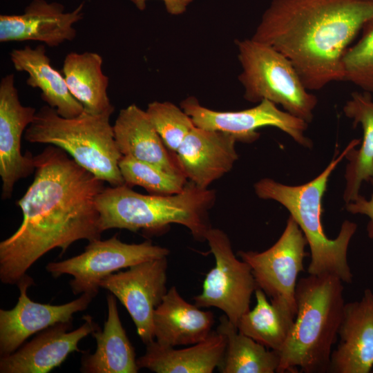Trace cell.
I'll return each instance as SVG.
<instances>
[{
	"label": "cell",
	"mask_w": 373,
	"mask_h": 373,
	"mask_svg": "<svg viewBox=\"0 0 373 373\" xmlns=\"http://www.w3.org/2000/svg\"><path fill=\"white\" fill-rule=\"evenodd\" d=\"M119 166L124 184L131 187L141 186L150 194H175L180 193L187 183L184 175L169 173L129 156H122Z\"/></svg>",
	"instance_id": "obj_28"
},
{
	"label": "cell",
	"mask_w": 373,
	"mask_h": 373,
	"mask_svg": "<svg viewBox=\"0 0 373 373\" xmlns=\"http://www.w3.org/2000/svg\"><path fill=\"white\" fill-rule=\"evenodd\" d=\"M217 329L226 338L227 345L221 364L222 373H274L280 363L278 352L269 350L240 333L228 318H220Z\"/></svg>",
	"instance_id": "obj_26"
},
{
	"label": "cell",
	"mask_w": 373,
	"mask_h": 373,
	"mask_svg": "<svg viewBox=\"0 0 373 373\" xmlns=\"http://www.w3.org/2000/svg\"><path fill=\"white\" fill-rule=\"evenodd\" d=\"M254 293L255 307L240 317L236 327L240 333L278 352L287 340L296 315L283 307L269 303L261 289L256 288Z\"/></svg>",
	"instance_id": "obj_27"
},
{
	"label": "cell",
	"mask_w": 373,
	"mask_h": 373,
	"mask_svg": "<svg viewBox=\"0 0 373 373\" xmlns=\"http://www.w3.org/2000/svg\"><path fill=\"white\" fill-rule=\"evenodd\" d=\"M117 146L123 156L184 175L175 155L165 146L146 111L135 104L122 108L113 125Z\"/></svg>",
	"instance_id": "obj_19"
},
{
	"label": "cell",
	"mask_w": 373,
	"mask_h": 373,
	"mask_svg": "<svg viewBox=\"0 0 373 373\" xmlns=\"http://www.w3.org/2000/svg\"><path fill=\"white\" fill-rule=\"evenodd\" d=\"M35 177L17 202L23 213L17 230L0 242V279L17 284L49 251L63 254L75 241L101 239L97 195L104 182L52 145L34 156Z\"/></svg>",
	"instance_id": "obj_1"
},
{
	"label": "cell",
	"mask_w": 373,
	"mask_h": 373,
	"mask_svg": "<svg viewBox=\"0 0 373 373\" xmlns=\"http://www.w3.org/2000/svg\"><path fill=\"white\" fill-rule=\"evenodd\" d=\"M140 10H144L146 8V2L148 0H130ZM164 2L168 13L172 15H180L183 14L188 6L194 0H161Z\"/></svg>",
	"instance_id": "obj_32"
},
{
	"label": "cell",
	"mask_w": 373,
	"mask_h": 373,
	"mask_svg": "<svg viewBox=\"0 0 373 373\" xmlns=\"http://www.w3.org/2000/svg\"><path fill=\"white\" fill-rule=\"evenodd\" d=\"M307 245L303 231L289 216L282 235L271 247L262 252L240 251L238 253L241 260L251 267L257 287L270 301L295 315L297 278L304 271Z\"/></svg>",
	"instance_id": "obj_10"
},
{
	"label": "cell",
	"mask_w": 373,
	"mask_h": 373,
	"mask_svg": "<svg viewBox=\"0 0 373 373\" xmlns=\"http://www.w3.org/2000/svg\"><path fill=\"white\" fill-rule=\"evenodd\" d=\"M113 112L91 114L84 111L72 118L42 106L28 126L24 138L30 143L57 146L97 178L115 186L124 184L119 163L123 156L115 140L110 117Z\"/></svg>",
	"instance_id": "obj_6"
},
{
	"label": "cell",
	"mask_w": 373,
	"mask_h": 373,
	"mask_svg": "<svg viewBox=\"0 0 373 373\" xmlns=\"http://www.w3.org/2000/svg\"><path fill=\"white\" fill-rule=\"evenodd\" d=\"M180 107L191 117L195 126L229 133L237 142H254L260 137L258 128L272 126L305 147L312 146V141L305 135L308 123L280 110L276 104L267 99L242 111H218L202 106L194 97H189L181 102Z\"/></svg>",
	"instance_id": "obj_11"
},
{
	"label": "cell",
	"mask_w": 373,
	"mask_h": 373,
	"mask_svg": "<svg viewBox=\"0 0 373 373\" xmlns=\"http://www.w3.org/2000/svg\"><path fill=\"white\" fill-rule=\"evenodd\" d=\"M328 372L369 373L373 367V292L366 289L361 300L345 304Z\"/></svg>",
	"instance_id": "obj_18"
},
{
	"label": "cell",
	"mask_w": 373,
	"mask_h": 373,
	"mask_svg": "<svg viewBox=\"0 0 373 373\" xmlns=\"http://www.w3.org/2000/svg\"><path fill=\"white\" fill-rule=\"evenodd\" d=\"M103 59L94 52H71L65 57L62 75L72 95L86 112L102 114L112 111L107 93L109 79L102 71Z\"/></svg>",
	"instance_id": "obj_25"
},
{
	"label": "cell",
	"mask_w": 373,
	"mask_h": 373,
	"mask_svg": "<svg viewBox=\"0 0 373 373\" xmlns=\"http://www.w3.org/2000/svg\"><path fill=\"white\" fill-rule=\"evenodd\" d=\"M10 55L15 70L28 74L26 84L39 88L41 99L60 116L72 118L84 111L70 93L63 75L52 66L44 45L14 49Z\"/></svg>",
	"instance_id": "obj_23"
},
{
	"label": "cell",
	"mask_w": 373,
	"mask_h": 373,
	"mask_svg": "<svg viewBox=\"0 0 373 373\" xmlns=\"http://www.w3.org/2000/svg\"><path fill=\"white\" fill-rule=\"evenodd\" d=\"M167 267L166 257L145 261L110 274L99 285L126 307L145 345L155 340L153 314L167 292Z\"/></svg>",
	"instance_id": "obj_12"
},
{
	"label": "cell",
	"mask_w": 373,
	"mask_h": 373,
	"mask_svg": "<svg viewBox=\"0 0 373 373\" xmlns=\"http://www.w3.org/2000/svg\"><path fill=\"white\" fill-rule=\"evenodd\" d=\"M373 16V0H273L251 39L292 63L305 86L345 81L343 56Z\"/></svg>",
	"instance_id": "obj_2"
},
{
	"label": "cell",
	"mask_w": 373,
	"mask_h": 373,
	"mask_svg": "<svg viewBox=\"0 0 373 373\" xmlns=\"http://www.w3.org/2000/svg\"><path fill=\"white\" fill-rule=\"evenodd\" d=\"M343 113L351 119L354 126L360 124L363 129V140L358 149L353 146L345 155L346 181L343 199L346 203L360 195L363 182L373 179V100L371 93L354 92L343 106Z\"/></svg>",
	"instance_id": "obj_24"
},
{
	"label": "cell",
	"mask_w": 373,
	"mask_h": 373,
	"mask_svg": "<svg viewBox=\"0 0 373 373\" xmlns=\"http://www.w3.org/2000/svg\"><path fill=\"white\" fill-rule=\"evenodd\" d=\"M115 298L111 293L107 295V318L103 329L99 327L92 333L96 350L82 356V372L137 373L140 370L135 349L120 321Z\"/></svg>",
	"instance_id": "obj_22"
},
{
	"label": "cell",
	"mask_w": 373,
	"mask_h": 373,
	"mask_svg": "<svg viewBox=\"0 0 373 373\" xmlns=\"http://www.w3.org/2000/svg\"><path fill=\"white\" fill-rule=\"evenodd\" d=\"M83 6L65 12L59 3L33 0L22 14L0 15V42L37 41L52 48L73 41V26L83 18Z\"/></svg>",
	"instance_id": "obj_16"
},
{
	"label": "cell",
	"mask_w": 373,
	"mask_h": 373,
	"mask_svg": "<svg viewBox=\"0 0 373 373\" xmlns=\"http://www.w3.org/2000/svg\"><path fill=\"white\" fill-rule=\"evenodd\" d=\"M216 200L213 190L202 189L191 181L173 195H144L126 184L105 187L97 195L102 231L110 229L163 233L171 224L186 227L198 241H205L211 228L209 211Z\"/></svg>",
	"instance_id": "obj_3"
},
{
	"label": "cell",
	"mask_w": 373,
	"mask_h": 373,
	"mask_svg": "<svg viewBox=\"0 0 373 373\" xmlns=\"http://www.w3.org/2000/svg\"><path fill=\"white\" fill-rule=\"evenodd\" d=\"M216 265L206 275L202 292L193 298L200 308L214 307L222 310L236 327L240 317L248 312L250 300L257 287L251 267L238 260L227 233L210 228L206 233Z\"/></svg>",
	"instance_id": "obj_9"
},
{
	"label": "cell",
	"mask_w": 373,
	"mask_h": 373,
	"mask_svg": "<svg viewBox=\"0 0 373 373\" xmlns=\"http://www.w3.org/2000/svg\"><path fill=\"white\" fill-rule=\"evenodd\" d=\"M169 253L167 248L153 245L151 240L128 244L115 235L106 240L89 242L83 253L62 261L49 262L46 269L53 278L64 274L72 276L69 285L73 294L90 293L96 296L102 279L113 272L167 257Z\"/></svg>",
	"instance_id": "obj_8"
},
{
	"label": "cell",
	"mask_w": 373,
	"mask_h": 373,
	"mask_svg": "<svg viewBox=\"0 0 373 373\" xmlns=\"http://www.w3.org/2000/svg\"><path fill=\"white\" fill-rule=\"evenodd\" d=\"M36 109L21 104L15 86L14 74L4 76L0 82V176L1 198L12 196L15 184L35 169L34 156L23 155V133L32 122Z\"/></svg>",
	"instance_id": "obj_14"
},
{
	"label": "cell",
	"mask_w": 373,
	"mask_h": 373,
	"mask_svg": "<svg viewBox=\"0 0 373 373\" xmlns=\"http://www.w3.org/2000/svg\"><path fill=\"white\" fill-rule=\"evenodd\" d=\"M237 140L227 133L195 126L175 155L187 180L202 189L231 170L238 158Z\"/></svg>",
	"instance_id": "obj_17"
},
{
	"label": "cell",
	"mask_w": 373,
	"mask_h": 373,
	"mask_svg": "<svg viewBox=\"0 0 373 373\" xmlns=\"http://www.w3.org/2000/svg\"><path fill=\"white\" fill-rule=\"evenodd\" d=\"M235 43L242 68L238 80L244 88V98L253 103L269 100L311 122L318 100L306 88L290 60L269 45L251 38Z\"/></svg>",
	"instance_id": "obj_7"
},
{
	"label": "cell",
	"mask_w": 373,
	"mask_h": 373,
	"mask_svg": "<svg viewBox=\"0 0 373 373\" xmlns=\"http://www.w3.org/2000/svg\"><path fill=\"white\" fill-rule=\"evenodd\" d=\"M214 314L186 301L173 286L153 314L155 340L169 347L194 345L212 331Z\"/></svg>",
	"instance_id": "obj_20"
},
{
	"label": "cell",
	"mask_w": 373,
	"mask_h": 373,
	"mask_svg": "<svg viewBox=\"0 0 373 373\" xmlns=\"http://www.w3.org/2000/svg\"><path fill=\"white\" fill-rule=\"evenodd\" d=\"M343 283L332 275L310 274L297 282V312L278 352L276 372H328L345 304Z\"/></svg>",
	"instance_id": "obj_4"
},
{
	"label": "cell",
	"mask_w": 373,
	"mask_h": 373,
	"mask_svg": "<svg viewBox=\"0 0 373 373\" xmlns=\"http://www.w3.org/2000/svg\"><path fill=\"white\" fill-rule=\"evenodd\" d=\"M146 111L165 146L174 154L195 126L181 107L169 102H151Z\"/></svg>",
	"instance_id": "obj_29"
},
{
	"label": "cell",
	"mask_w": 373,
	"mask_h": 373,
	"mask_svg": "<svg viewBox=\"0 0 373 373\" xmlns=\"http://www.w3.org/2000/svg\"><path fill=\"white\" fill-rule=\"evenodd\" d=\"M361 30L358 41L347 48L343 58L345 81L373 93V16Z\"/></svg>",
	"instance_id": "obj_30"
},
{
	"label": "cell",
	"mask_w": 373,
	"mask_h": 373,
	"mask_svg": "<svg viewBox=\"0 0 373 373\" xmlns=\"http://www.w3.org/2000/svg\"><path fill=\"white\" fill-rule=\"evenodd\" d=\"M360 142L361 140H352L339 155L334 157L316 178L305 184L289 186L270 178H263L254 184L255 193L258 198L279 202L298 224L310 249L308 274L332 275L343 283L352 282L353 274L347 261V250L357 224L345 220L337 237L329 238L322 224V199L332 171L350 149L356 146Z\"/></svg>",
	"instance_id": "obj_5"
},
{
	"label": "cell",
	"mask_w": 373,
	"mask_h": 373,
	"mask_svg": "<svg viewBox=\"0 0 373 373\" xmlns=\"http://www.w3.org/2000/svg\"><path fill=\"white\" fill-rule=\"evenodd\" d=\"M226 338L216 329L193 346L175 349L155 340L146 345L144 354L137 359L138 367L156 373H211L222 363Z\"/></svg>",
	"instance_id": "obj_21"
},
{
	"label": "cell",
	"mask_w": 373,
	"mask_h": 373,
	"mask_svg": "<svg viewBox=\"0 0 373 373\" xmlns=\"http://www.w3.org/2000/svg\"><path fill=\"white\" fill-rule=\"evenodd\" d=\"M372 372H373V367H372Z\"/></svg>",
	"instance_id": "obj_33"
},
{
	"label": "cell",
	"mask_w": 373,
	"mask_h": 373,
	"mask_svg": "<svg viewBox=\"0 0 373 373\" xmlns=\"http://www.w3.org/2000/svg\"><path fill=\"white\" fill-rule=\"evenodd\" d=\"M373 186V179L370 181ZM346 210L352 214L365 215L369 218L367 232L373 241V193L370 200L359 195L355 200L346 203Z\"/></svg>",
	"instance_id": "obj_31"
},
{
	"label": "cell",
	"mask_w": 373,
	"mask_h": 373,
	"mask_svg": "<svg viewBox=\"0 0 373 373\" xmlns=\"http://www.w3.org/2000/svg\"><path fill=\"white\" fill-rule=\"evenodd\" d=\"M77 329L68 332L72 322L59 323L43 331L13 353L1 356V373H48L59 366L78 343L99 327L90 315Z\"/></svg>",
	"instance_id": "obj_15"
},
{
	"label": "cell",
	"mask_w": 373,
	"mask_h": 373,
	"mask_svg": "<svg viewBox=\"0 0 373 373\" xmlns=\"http://www.w3.org/2000/svg\"><path fill=\"white\" fill-rule=\"evenodd\" d=\"M20 295L11 309H0V356L15 352L32 334L59 323L72 322L75 313L84 311L95 297L84 293L66 304L53 305L32 301L27 295L28 288L35 285L28 274L17 284Z\"/></svg>",
	"instance_id": "obj_13"
}]
</instances>
